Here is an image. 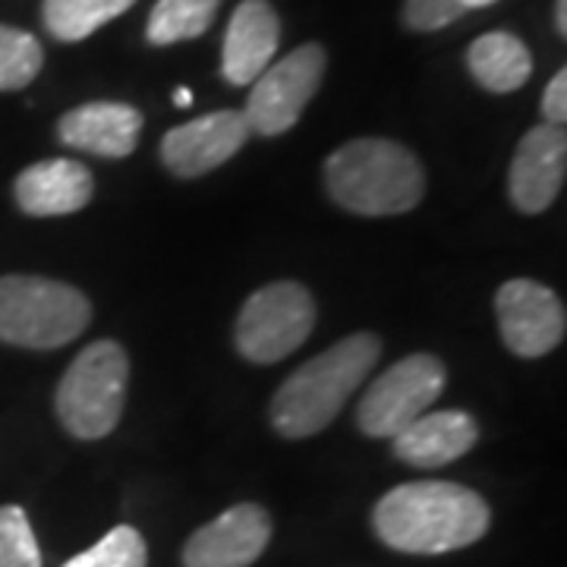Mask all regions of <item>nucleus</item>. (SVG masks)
Segmentation results:
<instances>
[{"label":"nucleus","instance_id":"nucleus-1","mask_svg":"<svg viewBox=\"0 0 567 567\" xmlns=\"http://www.w3.org/2000/svg\"><path fill=\"white\" fill-rule=\"evenodd\" d=\"M488 505L473 488L442 480L391 488L372 511L375 536L404 555H445L488 533Z\"/></svg>","mask_w":567,"mask_h":567},{"label":"nucleus","instance_id":"nucleus-2","mask_svg":"<svg viewBox=\"0 0 567 567\" xmlns=\"http://www.w3.org/2000/svg\"><path fill=\"white\" fill-rule=\"evenodd\" d=\"M382 357V341L369 331L347 334L303 363L271 398V425L284 439H309L338 420Z\"/></svg>","mask_w":567,"mask_h":567},{"label":"nucleus","instance_id":"nucleus-3","mask_svg":"<svg viewBox=\"0 0 567 567\" xmlns=\"http://www.w3.org/2000/svg\"><path fill=\"white\" fill-rule=\"evenodd\" d=\"M324 189L350 215H406L423 203L425 171L401 142L353 140L328 155Z\"/></svg>","mask_w":567,"mask_h":567},{"label":"nucleus","instance_id":"nucleus-4","mask_svg":"<svg viewBox=\"0 0 567 567\" xmlns=\"http://www.w3.org/2000/svg\"><path fill=\"white\" fill-rule=\"evenodd\" d=\"M92 322L89 297L39 275L0 278V341L25 350H58L73 344Z\"/></svg>","mask_w":567,"mask_h":567},{"label":"nucleus","instance_id":"nucleus-5","mask_svg":"<svg viewBox=\"0 0 567 567\" xmlns=\"http://www.w3.org/2000/svg\"><path fill=\"white\" fill-rule=\"evenodd\" d=\"M130 357L117 341H95L63 372L54 410L61 425L82 442L107 439L123 416Z\"/></svg>","mask_w":567,"mask_h":567},{"label":"nucleus","instance_id":"nucleus-6","mask_svg":"<svg viewBox=\"0 0 567 567\" xmlns=\"http://www.w3.org/2000/svg\"><path fill=\"white\" fill-rule=\"evenodd\" d=\"M316 328V300L297 281H275L256 290L237 316L234 341L249 363L271 365L287 360L309 341Z\"/></svg>","mask_w":567,"mask_h":567},{"label":"nucleus","instance_id":"nucleus-7","mask_svg":"<svg viewBox=\"0 0 567 567\" xmlns=\"http://www.w3.org/2000/svg\"><path fill=\"white\" fill-rule=\"evenodd\" d=\"M447 385V369L432 353H410L385 369L357 406V425L369 439H394L429 413Z\"/></svg>","mask_w":567,"mask_h":567},{"label":"nucleus","instance_id":"nucleus-8","mask_svg":"<svg viewBox=\"0 0 567 567\" xmlns=\"http://www.w3.org/2000/svg\"><path fill=\"white\" fill-rule=\"evenodd\" d=\"M322 44H303L290 51L287 58L268 66L259 80L252 82L244 117L252 133L259 136H281L303 117L306 104L319 92L324 76Z\"/></svg>","mask_w":567,"mask_h":567},{"label":"nucleus","instance_id":"nucleus-9","mask_svg":"<svg viewBox=\"0 0 567 567\" xmlns=\"http://www.w3.org/2000/svg\"><path fill=\"white\" fill-rule=\"evenodd\" d=\"M495 316L505 347L520 360L546 357L565 341V303L546 284L514 278L495 293Z\"/></svg>","mask_w":567,"mask_h":567},{"label":"nucleus","instance_id":"nucleus-10","mask_svg":"<svg viewBox=\"0 0 567 567\" xmlns=\"http://www.w3.org/2000/svg\"><path fill=\"white\" fill-rule=\"evenodd\" d=\"M249 133L252 130L244 111H215L164 133L162 162L174 177L193 181L230 162L246 145Z\"/></svg>","mask_w":567,"mask_h":567},{"label":"nucleus","instance_id":"nucleus-11","mask_svg":"<svg viewBox=\"0 0 567 567\" xmlns=\"http://www.w3.org/2000/svg\"><path fill=\"white\" fill-rule=\"evenodd\" d=\"M567 177V133L565 126L539 123L520 140L511 174H507V193L517 212L524 215H543L558 193L565 189Z\"/></svg>","mask_w":567,"mask_h":567},{"label":"nucleus","instance_id":"nucleus-12","mask_svg":"<svg viewBox=\"0 0 567 567\" xmlns=\"http://www.w3.org/2000/svg\"><path fill=\"white\" fill-rule=\"evenodd\" d=\"M271 543V517L252 502L234 505L199 527L183 548V567H249Z\"/></svg>","mask_w":567,"mask_h":567},{"label":"nucleus","instance_id":"nucleus-13","mask_svg":"<svg viewBox=\"0 0 567 567\" xmlns=\"http://www.w3.org/2000/svg\"><path fill=\"white\" fill-rule=\"evenodd\" d=\"M281 41V22L268 0H244L224 32L221 73L230 85H252L271 66Z\"/></svg>","mask_w":567,"mask_h":567},{"label":"nucleus","instance_id":"nucleus-14","mask_svg":"<svg viewBox=\"0 0 567 567\" xmlns=\"http://www.w3.org/2000/svg\"><path fill=\"white\" fill-rule=\"evenodd\" d=\"M95 181L92 171L70 158H48L17 174L13 199L29 218H61L76 215L92 203Z\"/></svg>","mask_w":567,"mask_h":567},{"label":"nucleus","instance_id":"nucleus-15","mask_svg":"<svg viewBox=\"0 0 567 567\" xmlns=\"http://www.w3.org/2000/svg\"><path fill=\"white\" fill-rule=\"evenodd\" d=\"M142 133V114L133 104L89 102L66 111L58 123L63 145L102 158L133 155Z\"/></svg>","mask_w":567,"mask_h":567},{"label":"nucleus","instance_id":"nucleus-16","mask_svg":"<svg viewBox=\"0 0 567 567\" xmlns=\"http://www.w3.org/2000/svg\"><path fill=\"white\" fill-rule=\"evenodd\" d=\"M391 442L398 461L416 470H439L464 457L480 442V425L464 410H439L404 425Z\"/></svg>","mask_w":567,"mask_h":567},{"label":"nucleus","instance_id":"nucleus-17","mask_svg":"<svg viewBox=\"0 0 567 567\" xmlns=\"http://www.w3.org/2000/svg\"><path fill=\"white\" fill-rule=\"evenodd\" d=\"M470 76L486 92L507 95L524 89L533 76V54L524 41L511 32H488L470 44L466 51Z\"/></svg>","mask_w":567,"mask_h":567},{"label":"nucleus","instance_id":"nucleus-18","mask_svg":"<svg viewBox=\"0 0 567 567\" xmlns=\"http://www.w3.org/2000/svg\"><path fill=\"white\" fill-rule=\"evenodd\" d=\"M136 0H41L44 29L58 41H82L123 17Z\"/></svg>","mask_w":567,"mask_h":567},{"label":"nucleus","instance_id":"nucleus-19","mask_svg":"<svg viewBox=\"0 0 567 567\" xmlns=\"http://www.w3.org/2000/svg\"><path fill=\"white\" fill-rule=\"evenodd\" d=\"M218 7L221 0H158L145 25V39L158 48L199 39L218 17Z\"/></svg>","mask_w":567,"mask_h":567},{"label":"nucleus","instance_id":"nucleus-20","mask_svg":"<svg viewBox=\"0 0 567 567\" xmlns=\"http://www.w3.org/2000/svg\"><path fill=\"white\" fill-rule=\"evenodd\" d=\"M44 66L41 41L22 29L0 22V92H20L32 85Z\"/></svg>","mask_w":567,"mask_h":567},{"label":"nucleus","instance_id":"nucleus-21","mask_svg":"<svg viewBox=\"0 0 567 567\" xmlns=\"http://www.w3.org/2000/svg\"><path fill=\"white\" fill-rule=\"evenodd\" d=\"M148 548L136 527H114L92 548L80 551L63 567H145Z\"/></svg>","mask_w":567,"mask_h":567},{"label":"nucleus","instance_id":"nucleus-22","mask_svg":"<svg viewBox=\"0 0 567 567\" xmlns=\"http://www.w3.org/2000/svg\"><path fill=\"white\" fill-rule=\"evenodd\" d=\"M0 567H41V548L20 505L0 507Z\"/></svg>","mask_w":567,"mask_h":567},{"label":"nucleus","instance_id":"nucleus-23","mask_svg":"<svg viewBox=\"0 0 567 567\" xmlns=\"http://www.w3.org/2000/svg\"><path fill=\"white\" fill-rule=\"evenodd\" d=\"M464 17V7L457 0H406L404 22L413 32H439Z\"/></svg>","mask_w":567,"mask_h":567},{"label":"nucleus","instance_id":"nucleus-24","mask_svg":"<svg viewBox=\"0 0 567 567\" xmlns=\"http://www.w3.org/2000/svg\"><path fill=\"white\" fill-rule=\"evenodd\" d=\"M543 117L551 126H565L567 121V70H558L543 92Z\"/></svg>","mask_w":567,"mask_h":567},{"label":"nucleus","instance_id":"nucleus-25","mask_svg":"<svg viewBox=\"0 0 567 567\" xmlns=\"http://www.w3.org/2000/svg\"><path fill=\"white\" fill-rule=\"evenodd\" d=\"M555 29H558V35L565 39L567 35V0H555Z\"/></svg>","mask_w":567,"mask_h":567},{"label":"nucleus","instance_id":"nucleus-26","mask_svg":"<svg viewBox=\"0 0 567 567\" xmlns=\"http://www.w3.org/2000/svg\"><path fill=\"white\" fill-rule=\"evenodd\" d=\"M461 7H464V13L466 10H483V7H492V3H498V0H457Z\"/></svg>","mask_w":567,"mask_h":567},{"label":"nucleus","instance_id":"nucleus-27","mask_svg":"<svg viewBox=\"0 0 567 567\" xmlns=\"http://www.w3.org/2000/svg\"><path fill=\"white\" fill-rule=\"evenodd\" d=\"M174 102L181 104V107H189V104H193V92H189V89H177V92H174Z\"/></svg>","mask_w":567,"mask_h":567}]
</instances>
